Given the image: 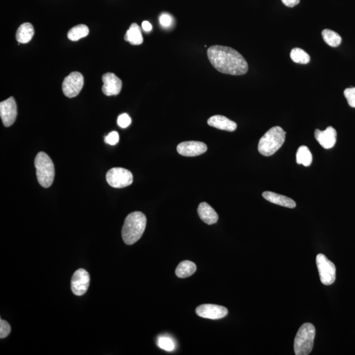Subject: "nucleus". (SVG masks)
Returning a JSON list of instances; mask_svg holds the SVG:
<instances>
[{
  "instance_id": "obj_1",
  "label": "nucleus",
  "mask_w": 355,
  "mask_h": 355,
  "mask_svg": "<svg viewBox=\"0 0 355 355\" xmlns=\"http://www.w3.org/2000/svg\"><path fill=\"white\" fill-rule=\"evenodd\" d=\"M207 57L213 66L220 73L236 76L247 73L248 64L245 58L230 47L211 46L207 50Z\"/></svg>"
},
{
  "instance_id": "obj_2",
  "label": "nucleus",
  "mask_w": 355,
  "mask_h": 355,
  "mask_svg": "<svg viewBox=\"0 0 355 355\" xmlns=\"http://www.w3.org/2000/svg\"><path fill=\"white\" fill-rule=\"evenodd\" d=\"M147 219L143 213L136 211L129 214L125 219L122 229L123 241L132 245L142 237L146 227Z\"/></svg>"
},
{
  "instance_id": "obj_3",
  "label": "nucleus",
  "mask_w": 355,
  "mask_h": 355,
  "mask_svg": "<svg viewBox=\"0 0 355 355\" xmlns=\"http://www.w3.org/2000/svg\"><path fill=\"white\" fill-rule=\"evenodd\" d=\"M286 134L280 126L271 128L260 139L258 145L259 153L266 157L274 155L284 144Z\"/></svg>"
},
{
  "instance_id": "obj_4",
  "label": "nucleus",
  "mask_w": 355,
  "mask_h": 355,
  "mask_svg": "<svg viewBox=\"0 0 355 355\" xmlns=\"http://www.w3.org/2000/svg\"><path fill=\"white\" fill-rule=\"evenodd\" d=\"M37 179L43 188H48L52 184L55 177V168L52 161L46 153L39 152L34 161Z\"/></svg>"
},
{
  "instance_id": "obj_5",
  "label": "nucleus",
  "mask_w": 355,
  "mask_h": 355,
  "mask_svg": "<svg viewBox=\"0 0 355 355\" xmlns=\"http://www.w3.org/2000/svg\"><path fill=\"white\" fill-rule=\"evenodd\" d=\"M316 335L315 327L311 323L303 324L297 332L294 341V352L296 355H307L313 349Z\"/></svg>"
},
{
  "instance_id": "obj_6",
  "label": "nucleus",
  "mask_w": 355,
  "mask_h": 355,
  "mask_svg": "<svg viewBox=\"0 0 355 355\" xmlns=\"http://www.w3.org/2000/svg\"><path fill=\"white\" fill-rule=\"evenodd\" d=\"M109 185L115 188H122L131 185L133 182L132 172L120 167L113 168L106 174Z\"/></svg>"
},
{
  "instance_id": "obj_7",
  "label": "nucleus",
  "mask_w": 355,
  "mask_h": 355,
  "mask_svg": "<svg viewBox=\"0 0 355 355\" xmlns=\"http://www.w3.org/2000/svg\"><path fill=\"white\" fill-rule=\"evenodd\" d=\"M317 265L322 284L326 286L334 284L336 278L335 264L324 254H319L317 256Z\"/></svg>"
},
{
  "instance_id": "obj_8",
  "label": "nucleus",
  "mask_w": 355,
  "mask_h": 355,
  "mask_svg": "<svg viewBox=\"0 0 355 355\" xmlns=\"http://www.w3.org/2000/svg\"><path fill=\"white\" fill-rule=\"evenodd\" d=\"M84 86V77L79 72H73L65 77L63 81L62 90L63 94L69 98L79 95Z\"/></svg>"
},
{
  "instance_id": "obj_9",
  "label": "nucleus",
  "mask_w": 355,
  "mask_h": 355,
  "mask_svg": "<svg viewBox=\"0 0 355 355\" xmlns=\"http://www.w3.org/2000/svg\"><path fill=\"white\" fill-rule=\"evenodd\" d=\"M0 116L4 126H11L17 116V107L13 97L0 103Z\"/></svg>"
},
{
  "instance_id": "obj_10",
  "label": "nucleus",
  "mask_w": 355,
  "mask_h": 355,
  "mask_svg": "<svg viewBox=\"0 0 355 355\" xmlns=\"http://www.w3.org/2000/svg\"><path fill=\"white\" fill-rule=\"evenodd\" d=\"M90 275L83 268L76 271L71 279V289L74 294L81 296L85 294L89 288Z\"/></svg>"
},
{
  "instance_id": "obj_11",
  "label": "nucleus",
  "mask_w": 355,
  "mask_h": 355,
  "mask_svg": "<svg viewBox=\"0 0 355 355\" xmlns=\"http://www.w3.org/2000/svg\"><path fill=\"white\" fill-rule=\"evenodd\" d=\"M196 312L199 317L211 320L223 319L229 313L227 308L223 306L212 304L200 305L197 307Z\"/></svg>"
},
{
  "instance_id": "obj_12",
  "label": "nucleus",
  "mask_w": 355,
  "mask_h": 355,
  "mask_svg": "<svg viewBox=\"0 0 355 355\" xmlns=\"http://www.w3.org/2000/svg\"><path fill=\"white\" fill-rule=\"evenodd\" d=\"M178 153L186 157H196L206 152L207 146L201 141H189L180 143L176 147Z\"/></svg>"
},
{
  "instance_id": "obj_13",
  "label": "nucleus",
  "mask_w": 355,
  "mask_h": 355,
  "mask_svg": "<svg viewBox=\"0 0 355 355\" xmlns=\"http://www.w3.org/2000/svg\"><path fill=\"white\" fill-rule=\"evenodd\" d=\"M104 85L102 92L108 96H117L120 94L122 89V81L114 73H108L102 77Z\"/></svg>"
},
{
  "instance_id": "obj_14",
  "label": "nucleus",
  "mask_w": 355,
  "mask_h": 355,
  "mask_svg": "<svg viewBox=\"0 0 355 355\" xmlns=\"http://www.w3.org/2000/svg\"><path fill=\"white\" fill-rule=\"evenodd\" d=\"M315 137L318 142L324 149H331L337 141V132L332 126L328 127L325 130L317 129L315 131Z\"/></svg>"
},
{
  "instance_id": "obj_15",
  "label": "nucleus",
  "mask_w": 355,
  "mask_h": 355,
  "mask_svg": "<svg viewBox=\"0 0 355 355\" xmlns=\"http://www.w3.org/2000/svg\"><path fill=\"white\" fill-rule=\"evenodd\" d=\"M207 123L209 126L220 129L228 132H234L237 130V124L225 116H215L208 119Z\"/></svg>"
},
{
  "instance_id": "obj_16",
  "label": "nucleus",
  "mask_w": 355,
  "mask_h": 355,
  "mask_svg": "<svg viewBox=\"0 0 355 355\" xmlns=\"http://www.w3.org/2000/svg\"><path fill=\"white\" fill-rule=\"evenodd\" d=\"M199 216L202 221L209 225H214L219 220V215L208 203H200L198 209Z\"/></svg>"
},
{
  "instance_id": "obj_17",
  "label": "nucleus",
  "mask_w": 355,
  "mask_h": 355,
  "mask_svg": "<svg viewBox=\"0 0 355 355\" xmlns=\"http://www.w3.org/2000/svg\"><path fill=\"white\" fill-rule=\"evenodd\" d=\"M262 197L268 202L272 203L273 204L280 205V206L290 209H293L296 207V203L292 199L276 194V193L264 192L262 193Z\"/></svg>"
},
{
  "instance_id": "obj_18",
  "label": "nucleus",
  "mask_w": 355,
  "mask_h": 355,
  "mask_svg": "<svg viewBox=\"0 0 355 355\" xmlns=\"http://www.w3.org/2000/svg\"><path fill=\"white\" fill-rule=\"evenodd\" d=\"M34 29L33 26L29 22L22 24L18 28L16 39L17 42L21 44H26L29 42L33 38Z\"/></svg>"
},
{
  "instance_id": "obj_19",
  "label": "nucleus",
  "mask_w": 355,
  "mask_h": 355,
  "mask_svg": "<svg viewBox=\"0 0 355 355\" xmlns=\"http://www.w3.org/2000/svg\"><path fill=\"white\" fill-rule=\"evenodd\" d=\"M124 40L132 45H140L143 43V36L139 26L136 23L131 24L125 34Z\"/></svg>"
},
{
  "instance_id": "obj_20",
  "label": "nucleus",
  "mask_w": 355,
  "mask_h": 355,
  "mask_svg": "<svg viewBox=\"0 0 355 355\" xmlns=\"http://www.w3.org/2000/svg\"><path fill=\"white\" fill-rule=\"evenodd\" d=\"M197 270L194 262L190 260H184L180 262L176 269V275L180 278H188L194 274Z\"/></svg>"
},
{
  "instance_id": "obj_21",
  "label": "nucleus",
  "mask_w": 355,
  "mask_h": 355,
  "mask_svg": "<svg viewBox=\"0 0 355 355\" xmlns=\"http://www.w3.org/2000/svg\"><path fill=\"white\" fill-rule=\"evenodd\" d=\"M296 161L299 165H303L305 167H309L311 165L313 155L309 148L305 145H302L297 150Z\"/></svg>"
},
{
  "instance_id": "obj_22",
  "label": "nucleus",
  "mask_w": 355,
  "mask_h": 355,
  "mask_svg": "<svg viewBox=\"0 0 355 355\" xmlns=\"http://www.w3.org/2000/svg\"><path fill=\"white\" fill-rule=\"evenodd\" d=\"M88 34H89V29L88 26L85 24H79L69 30L67 36L70 40L78 41L87 36Z\"/></svg>"
},
{
  "instance_id": "obj_23",
  "label": "nucleus",
  "mask_w": 355,
  "mask_h": 355,
  "mask_svg": "<svg viewBox=\"0 0 355 355\" xmlns=\"http://www.w3.org/2000/svg\"><path fill=\"white\" fill-rule=\"evenodd\" d=\"M322 38H323L324 42L330 46L338 47L340 46L342 43V37L339 35L337 32L333 31L330 29H324L322 32Z\"/></svg>"
},
{
  "instance_id": "obj_24",
  "label": "nucleus",
  "mask_w": 355,
  "mask_h": 355,
  "mask_svg": "<svg viewBox=\"0 0 355 355\" xmlns=\"http://www.w3.org/2000/svg\"><path fill=\"white\" fill-rule=\"evenodd\" d=\"M290 57L293 62L305 65L310 62L311 57L306 51L300 48H294L291 50Z\"/></svg>"
},
{
  "instance_id": "obj_25",
  "label": "nucleus",
  "mask_w": 355,
  "mask_h": 355,
  "mask_svg": "<svg viewBox=\"0 0 355 355\" xmlns=\"http://www.w3.org/2000/svg\"><path fill=\"white\" fill-rule=\"evenodd\" d=\"M157 344L160 348H161L162 350L167 351V352H172L174 349L173 341L170 338H159V340H158Z\"/></svg>"
},
{
  "instance_id": "obj_26",
  "label": "nucleus",
  "mask_w": 355,
  "mask_h": 355,
  "mask_svg": "<svg viewBox=\"0 0 355 355\" xmlns=\"http://www.w3.org/2000/svg\"><path fill=\"white\" fill-rule=\"evenodd\" d=\"M344 96L349 105L352 108H355V88H347L344 91Z\"/></svg>"
},
{
  "instance_id": "obj_27",
  "label": "nucleus",
  "mask_w": 355,
  "mask_h": 355,
  "mask_svg": "<svg viewBox=\"0 0 355 355\" xmlns=\"http://www.w3.org/2000/svg\"><path fill=\"white\" fill-rule=\"evenodd\" d=\"M11 332V326L7 322L4 320H0V338L7 337Z\"/></svg>"
},
{
  "instance_id": "obj_28",
  "label": "nucleus",
  "mask_w": 355,
  "mask_h": 355,
  "mask_svg": "<svg viewBox=\"0 0 355 355\" xmlns=\"http://www.w3.org/2000/svg\"><path fill=\"white\" fill-rule=\"evenodd\" d=\"M118 123L120 128H127L131 124V118L128 114H123L118 117Z\"/></svg>"
},
{
  "instance_id": "obj_29",
  "label": "nucleus",
  "mask_w": 355,
  "mask_h": 355,
  "mask_svg": "<svg viewBox=\"0 0 355 355\" xmlns=\"http://www.w3.org/2000/svg\"><path fill=\"white\" fill-rule=\"evenodd\" d=\"M119 141V135L118 132L114 131L107 135L105 137V142L111 145H116Z\"/></svg>"
},
{
  "instance_id": "obj_30",
  "label": "nucleus",
  "mask_w": 355,
  "mask_h": 355,
  "mask_svg": "<svg viewBox=\"0 0 355 355\" xmlns=\"http://www.w3.org/2000/svg\"><path fill=\"white\" fill-rule=\"evenodd\" d=\"M159 22L164 28L169 27L172 22L171 16L167 13H163L159 17Z\"/></svg>"
},
{
  "instance_id": "obj_31",
  "label": "nucleus",
  "mask_w": 355,
  "mask_h": 355,
  "mask_svg": "<svg viewBox=\"0 0 355 355\" xmlns=\"http://www.w3.org/2000/svg\"><path fill=\"white\" fill-rule=\"evenodd\" d=\"M282 3L289 7H293L298 5L300 0H282Z\"/></svg>"
},
{
  "instance_id": "obj_32",
  "label": "nucleus",
  "mask_w": 355,
  "mask_h": 355,
  "mask_svg": "<svg viewBox=\"0 0 355 355\" xmlns=\"http://www.w3.org/2000/svg\"><path fill=\"white\" fill-rule=\"evenodd\" d=\"M142 28L144 31L149 32L152 30V25L148 21H143L142 22Z\"/></svg>"
}]
</instances>
